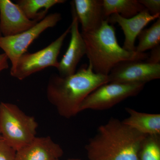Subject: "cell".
Listing matches in <instances>:
<instances>
[{"instance_id":"1","label":"cell","mask_w":160,"mask_h":160,"mask_svg":"<svg viewBox=\"0 0 160 160\" xmlns=\"http://www.w3.org/2000/svg\"><path fill=\"white\" fill-rule=\"evenodd\" d=\"M148 136L111 118L98 127L85 146L89 160H139L140 152Z\"/></svg>"},{"instance_id":"16","label":"cell","mask_w":160,"mask_h":160,"mask_svg":"<svg viewBox=\"0 0 160 160\" xmlns=\"http://www.w3.org/2000/svg\"><path fill=\"white\" fill-rule=\"evenodd\" d=\"M65 0H19L16 4L29 20L39 22L55 5L66 2Z\"/></svg>"},{"instance_id":"7","label":"cell","mask_w":160,"mask_h":160,"mask_svg":"<svg viewBox=\"0 0 160 160\" xmlns=\"http://www.w3.org/2000/svg\"><path fill=\"white\" fill-rule=\"evenodd\" d=\"M61 20L60 13H51L26 31L11 36L0 37V48L11 62V67L15 65L22 55L27 52L29 46L43 32L54 27Z\"/></svg>"},{"instance_id":"23","label":"cell","mask_w":160,"mask_h":160,"mask_svg":"<svg viewBox=\"0 0 160 160\" xmlns=\"http://www.w3.org/2000/svg\"><path fill=\"white\" fill-rule=\"evenodd\" d=\"M2 137V134H1V132H0V142L3 141Z\"/></svg>"},{"instance_id":"10","label":"cell","mask_w":160,"mask_h":160,"mask_svg":"<svg viewBox=\"0 0 160 160\" xmlns=\"http://www.w3.org/2000/svg\"><path fill=\"white\" fill-rule=\"evenodd\" d=\"M38 22L26 17L17 4L10 0H0V31L2 36L19 34Z\"/></svg>"},{"instance_id":"2","label":"cell","mask_w":160,"mask_h":160,"mask_svg":"<svg viewBox=\"0 0 160 160\" xmlns=\"http://www.w3.org/2000/svg\"><path fill=\"white\" fill-rule=\"evenodd\" d=\"M109 82L108 76L96 73L89 64L68 76L52 75L47 85L46 95L60 116L70 118L79 113L81 104L90 93Z\"/></svg>"},{"instance_id":"6","label":"cell","mask_w":160,"mask_h":160,"mask_svg":"<svg viewBox=\"0 0 160 160\" xmlns=\"http://www.w3.org/2000/svg\"><path fill=\"white\" fill-rule=\"evenodd\" d=\"M145 86L142 83H106L86 98L80 106V112L110 109L128 98L137 95Z\"/></svg>"},{"instance_id":"18","label":"cell","mask_w":160,"mask_h":160,"mask_svg":"<svg viewBox=\"0 0 160 160\" xmlns=\"http://www.w3.org/2000/svg\"><path fill=\"white\" fill-rule=\"evenodd\" d=\"M139 160H160V135L146 137L140 152Z\"/></svg>"},{"instance_id":"9","label":"cell","mask_w":160,"mask_h":160,"mask_svg":"<svg viewBox=\"0 0 160 160\" xmlns=\"http://www.w3.org/2000/svg\"><path fill=\"white\" fill-rule=\"evenodd\" d=\"M71 4L72 22L70 25L71 39L67 51L59 62L57 69L59 75L66 77L75 73L78 64L86 54L85 41L79 30V22L72 4Z\"/></svg>"},{"instance_id":"8","label":"cell","mask_w":160,"mask_h":160,"mask_svg":"<svg viewBox=\"0 0 160 160\" xmlns=\"http://www.w3.org/2000/svg\"><path fill=\"white\" fill-rule=\"evenodd\" d=\"M109 82L146 83L160 78V64L127 61L118 64L108 75Z\"/></svg>"},{"instance_id":"15","label":"cell","mask_w":160,"mask_h":160,"mask_svg":"<svg viewBox=\"0 0 160 160\" xmlns=\"http://www.w3.org/2000/svg\"><path fill=\"white\" fill-rule=\"evenodd\" d=\"M103 4L107 19L114 13L125 18H130L146 9L138 0H103Z\"/></svg>"},{"instance_id":"21","label":"cell","mask_w":160,"mask_h":160,"mask_svg":"<svg viewBox=\"0 0 160 160\" xmlns=\"http://www.w3.org/2000/svg\"><path fill=\"white\" fill-rule=\"evenodd\" d=\"M146 62L151 64H160V45L151 49Z\"/></svg>"},{"instance_id":"3","label":"cell","mask_w":160,"mask_h":160,"mask_svg":"<svg viewBox=\"0 0 160 160\" xmlns=\"http://www.w3.org/2000/svg\"><path fill=\"white\" fill-rule=\"evenodd\" d=\"M81 34L86 44L89 64L97 74L108 76L121 62L144 61L149 56L146 52L128 51L121 47L118 43L114 26L107 20L97 30Z\"/></svg>"},{"instance_id":"4","label":"cell","mask_w":160,"mask_h":160,"mask_svg":"<svg viewBox=\"0 0 160 160\" xmlns=\"http://www.w3.org/2000/svg\"><path fill=\"white\" fill-rule=\"evenodd\" d=\"M38 124L17 105L0 103V132L3 141L18 151L36 137Z\"/></svg>"},{"instance_id":"17","label":"cell","mask_w":160,"mask_h":160,"mask_svg":"<svg viewBox=\"0 0 160 160\" xmlns=\"http://www.w3.org/2000/svg\"><path fill=\"white\" fill-rule=\"evenodd\" d=\"M138 44L136 46L135 51L145 52L160 45V18L149 28L143 29L138 36Z\"/></svg>"},{"instance_id":"5","label":"cell","mask_w":160,"mask_h":160,"mask_svg":"<svg viewBox=\"0 0 160 160\" xmlns=\"http://www.w3.org/2000/svg\"><path fill=\"white\" fill-rule=\"evenodd\" d=\"M70 31L69 26L66 31L49 46L33 53L26 52L22 55L10 69L12 77L23 80L31 75L49 67L57 69L58 57L67 35Z\"/></svg>"},{"instance_id":"14","label":"cell","mask_w":160,"mask_h":160,"mask_svg":"<svg viewBox=\"0 0 160 160\" xmlns=\"http://www.w3.org/2000/svg\"><path fill=\"white\" fill-rule=\"evenodd\" d=\"M128 117L122 121L126 126L146 136L160 135V114L141 112L126 108Z\"/></svg>"},{"instance_id":"19","label":"cell","mask_w":160,"mask_h":160,"mask_svg":"<svg viewBox=\"0 0 160 160\" xmlns=\"http://www.w3.org/2000/svg\"><path fill=\"white\" fill-rule=\"evenodd\" d=\"M16 151L4 141L0 142V160H15Z\"/></svg>"},{"instance_id":"25","label":"cell","mask_w":160,"mask_h":160,"mask_svg":"<svg viewBox=\"0 0 160 160\" xmlns=\"http://www.w3.org/2000/svg\"><path fill=\"white\" fill-rule=\"evenodd\" d=\"M2 36V34H1V31H0V37Z\"/></svg>"},{"instance_id":"11","label":"cell","mask_w":160,"mask_h":160,"mask_svg":"<svg viewBox=\"0 0 160 160\" xmlns=\"http://www.w3.org/2000/svg\"><path fill=\"white\" fill-rule=\"evenodd\" d=\"M160 18V14L152 15L147 9L130 18H122L118 13L111 15L108 19L109 23H118L125 35L122 48L128 51H135L136 39L141 31L150 22Z\"/></svg>"},{"instance_id":"12","label":"cell","mask_w":160,"mask_h":160,"mask_svg":"<svg viewBox=\"0 0 160 160\" xmlns=\"http://www.w3.org/2000/svg\"><path fill=\"white\" fill-rule=\"evenodd\" d=\"M63 153L62 147L50 137H36L16 151L15 160H57Z\"/></svg>"},{"instance_id":"24","label":"cell","mask_w":160,"mask_h":160,"mask_svg":"<svg viewBox=\"0 0 160 160\" xmlns=\"http://www.w3.org/2000/svg\"><path fill=\"white\" fill-rule=\"evenodd\" d=\"M57 160H60V159ZM67 160H81L80 159H74V158H72V159H68Z\"/></svg>"},{"instance_id":"20","label":"cell","mask_w":160,"mask_h":160,"mask_svg":"<svg viewBox=\"0 0 160 160\" xmlns=\"http://www.w3.org/2000/svg\"><path fill=\"white\" fill-rule=\"evenodd\" d=\"M152 15L160 14V0H138Z\"/></svg>"},{"instance_id":"22","label":"cell","mask_w":160,"mask_h":160,"mask_svg":"<svg viewBox=\"0 0 160 160\" xmlns=\"http://www.w3.org/2000/svg\"><path fill=\"white\" fill-rule=\"evenodd\" d=\"M8 58L5 53L0 54V74L2 72L9 68Z\"/></svg>"},{"instance_id":"13","label":"cell","mask_w":160,"mask_h":160,"mask_svg":"<svg viewBox=\"0 0 160 160\" xmlns=\"http://www.w3.org/2000/svg\"><path fill=\"white\" fill-rule=\"evenodd\" d=\"M71 3L82 26V32L97 30L108 20L104 12L103 0H74Z\"/></svg>"}]
</instances>
